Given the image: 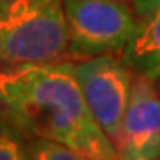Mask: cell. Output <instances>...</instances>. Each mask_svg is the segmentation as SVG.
Listing matches in <instances>:
<instances>
[{
  "mask_svg": "<svg viewBox=\"0 0 160 160\" xmlns=\"http://www.w3.org/2000/svg\"><path fill=\"white\" fill-rule=\"evenodd\" d=\"M0 114L30 139L62 144L89 160H119L87 107L73 62L6 64Z\"/></svg>",
  "mask_w": 160,
  "mask_h": 160,
  "instance_id": "obj_1",
  "label": "cell"
},
{
  "mask_svg": "<svg viewBox=\"0 0 160 160\" xmlns=\"http://www.w3.org/2000/svg\"><path fill=\"white\" fill-rule=\"evenodd\" d=\"M68 57L62 0H4L0 6V62L45 64Z\"/></svg>",
  "mask_w": 160,
  "mask_h": 160,
  "instance_id": "obj_2",
  "label": "cell"
},
{
  "mask_svg": "<svg viewBox=\"0 0 160 160\" xmlns=\"http://www.w3.org/2000/svg\"><path fill=\"white\" fill-rule=\"evenodd\" d=\"M68 27V57L77 61L118 53L141 22L123 0H62Z\"/></svg>",
  "mask_w": 160,
  "mask_h": 160,
  "instance_id": "obj_3",
  "label": "cell"
},
{
  "mask_svg": "<svg viewBox=\"0 0 160 160\" xmlns=\"http://www.w3.org/2000/svg\"><path fill=\"white\" fill-rule=\"evenodd\" d=\"M73 66L92 118L118 148L133 82L132 69L116 53L80 59Z\"/></svg>",
  "mask_w": 160,
  "mask_h": 160,
  "instance_id": "obj_4",
  "label": "cell"
},
{
  "mask_svg": "<svg viewBox=\"0 0 160 160\" xmlns=\"http://www.w3.org/2000/svg\"><path fill=\"white\" fill-rule=\"evenodd\" d=\"M116 149L119 160L160 157V91L155 80L133 75Z\"/></svg>",
  "mask_w": 160,
  "mask_h": 160,
  "instance_id": "obj_5",
  "label": "cell"
},
{
  "mask_svg": "<svg viewBox=\"0 0 160 160\" xmlns=\"http://www.w3.org/2000/svg\"><path fill=\"white\" fill-rule=\"evenodd\" d=\"M121 61L133 75H142L151 80L160 77V9L141 22V27L126 46L119 52Z\"/></svg>",
  "mask_w": 160,
  "mask_h": 160,
  "instance_id": "obj_6",
  "label": "cell"
},
{
  "mask_svg": "<svg viewBox=\"0 0 160 160\" xmlns=\"http://www.w3.org/2000/svg\"><path fill=\"white\" fill-rule=\"evenodd\" d=\"M0 160H32V139L0 114Z\"/></svg>",
  "mask_w": 160,
  "mask_h": 160,
  "instance_id": "obj_7",
  "label": "cell"
},
{
  "mask_svg": "<svg viewBox=\"0 0 160 160\" xmlns=\"http://www.w3.org/2000/svg\"><path fill=\"white\" fill-rule=\"evenodd\" d=\"M32 160H89L62 144L32 139Z\"/></svg>",
  "mask_w": 160,
  "mask_h": 160,
  "instance_id": "obj_8",
  "label": "cell"
},
{
  "mask_svg": "<svg viewBox=\"0 0 160 160\" xmlns=\"http://www.w3.org/2000/svg\"><path fill=\"white\" fill-rule=\"evenodd\" d=\"M128 4L139 22L148 20L151 14H155L160 9V0H128Z\"/></svg>",
  "mask_w": 160,
  "mask_h": 160,
  "instance_id": "obj_9",
  "label": "cell"
},
{
  "mask_svg": "<svg viewBox=\"0 0 160 160\" xmlns=\"http://www.w3.org/2000/svg\"><path fill=\"white\" fill-rule=\"evenodd\" d=\"M144 160H160V157H155V158H144Z\"/></svg>",
  "mask_w": 160,
  "mask_h": 160,
  "instance_id": "obj_10",
  "label": "cell"
},
{
  "mask_svg": "<svg viewBox=\"0 0 160 160\" xmlns=\"http://www.w3.org/2000/svg\"><path fill=\"white\" fill-rule=\"evenodd\" d=\"M2 2H4V0H0V6H2Z\"/></svg>",
  "mask_w": 160,
  "mask_h": 160,
  "instance_id": "obj_11",
  "label": "cell"
},
{
  "mask_svg": "<svg viewBox=\"0 0 160 160\" xmlns=\"http://www.w3.org/2000/svg\"><path fill=\"white\" fill-rule=\"evenodd\" d=\"M123 2H128V0H123Z\"/></svg>",
  "mask_w": 160,
  "mask_h": 160,
  "instance_id": "obj_12",
  "label": "cell"
},
{
  "mask_svg": "<svg viewBox=\"0 0 160 160\" xmlns=\"http://www.w3.org/2000/svg\"><path fill=\"white\" fill-rule=\"evenodd\" d=\"M157 80H160V77H158V78H157Z\"/></svg>",
  "mask_w": 160,
  "mask_h": 160,
  "instance_id": "obj_13",
  "label": "cell"
}]
</instances>
